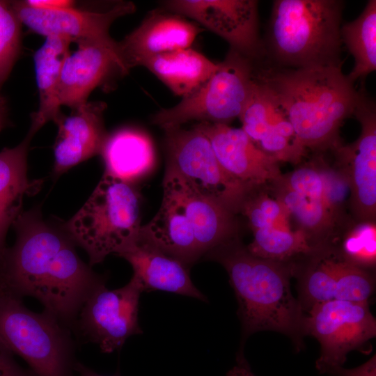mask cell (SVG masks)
Returning <instances> with one entry per match:
<instances>
[{
    "instance_id": "obj_1",
    "label": "cell",
    "mask_w": 376,
    "mask_h": 376,
    "mask_svg": "<svg viewBox=\"0 0 376 376\" xmlns=\"http://www.w3.org/2000/svg\"><path fill=\"white\" fill-rule=\"evenodd\" d=\"M13 226L15 244L0 257V289L37 299L72 330L83 304L107 277L79 258L72 239L45 221L39 206L23 211Z\"/></svg>"
},
{
    "instance_id": "obj_2",
    "label": "cell",
    "mask_w": 376,
    "mask_h": 376,
    "mask_svg": "<svg viewBox=\"0 0 376 376\" xmlns=\"http://www.w3.org/2000/svg\"><path fill=\"white\" fill-rule=\"evenodd\" d=\"M203 258L219 263L229 276L243 340L256 332L274 331L301 347L306 315L291 291L290 279L295 272L292 264L251 254L238 237L214 247Z\"/></svg>"
},
{
    "instance_id": "obj_3",
    "label": "cell",
    "mask_w": 376,
    "mask_h": 376,
    "mask_svg": "<svg viewBox=\"0 0 376 376\" xmlns=\"http://www.w3.org/2000/svg\"><path fill=\"white\" fill-rule=\"evenodd\" d=\"M256 77L275 96L302 147L340 146V127L353 114L358 99L341 66L264 70Z\"/></svg>"
},
{
    "instance_id": "obj_4",
    "label": "cell",
    "mask_w": 376,
    "mask_h": 376,
    "mask_svg": "<svg viewBox=\"0 0 376 376\" xmlns=\"http://www.w3.org/2000/svg\"><path fill=\"white\" fill-rule=\"evenodd\" d=\"M338 0H276L269 24L267 46L280 65L297 68L341 66Z\"/></svg>"
},
{
    "instance_id": "obj_5",
    "label": "cell",
    "mask_w": 376,
    "mask_h": 376,
    "mask_svg": "<svg viewBox=\"0 0 376 376\" xmlns=\"http://www.w3.org/2000/svg\"><path fill=\"white\" fill-rule=\"evenodd\" d=\"M88 253L89 265L119 256L141 230V196L132 183L104 172L81 209L61 226Z\"/></svg>"
},
{
    "instance_id": "obj_6",
    "label": "cell",
    "mask_w": 376,
    "mask_h": 376,
    "mask_svg": "<svg viewBox=\"0 0 376 376\" xmlns=\"http://www.w3.org/2000/svg\"><path fill=\"white\" fill-rule=\"evenodd\" d=\"M71 329L44 310L28 309L22 298L0 289V340L38 376H75Z\"/></svg>"
},
{
    "instance_id": "obj_7",
    "label": "cell",
    "mask_w": 376,
    "mask_h": 376,
    "mask_svg": "<svg viewBox=\"0 0 376 376\" xmlns=\"http://www.w3.org/2000/svg\"><path fill=\"white\" fill-rule=\"evenodd\" d=\"M255 62L230 49L212 77L176 105L162 109L151 123L163 130L196 120L228 125L239 118L256 81Z\"/></svg>"
},
{
    "instance_id": "obj_8",
    "label": "cell",
    "mask_w": 376,
    "mask_h": 376,
    "mask_svg": "<svg viewBox=\"0 0 376 376\" xmlns=\"http://www.w3.org/2000/svg\"><path fill=\"white\" fill-rule=\"evenodd\" d=\"M164 130L166 166L201 194L235 214L240 212L251 191L224 171L205 134L195 126L190 130L175 127Z\"/></svg>"
},
{
    "instance_id": "obj_9",
    "label": "cell",
    "mask_w": 376,
    "mask_h": 376,
    "mask_svg": "<svg viewBox=\"0 0 376 376\" xmlns=\"http://www.w3.org/2000/svg\"><path fill=\"white\" fill-rule=\"evenodd\" d=\"M304 320L305 335L321 346L316 368L329 373L342 367L347 354L376 336V321L368 303L332 299L313 306Z\"/></svg>"
},
{
    "instance_id": "obj_10",
    "label": "cell",
    "mask_w": 376,
    "mask_h": 376,
    "mask_svg": "<svg viewBox=\"0 0 376 376\" xmlns=\"http://www.w3.org/2000/svg\"><path fill=\"white\" fill-rule=\"evenodd\" d=\"M139 282L132 276L124 286L95 290L80 309L72 330L104 353L120 350L128 338L141 334L139 322Z\"/></svg>"
},
{
    "instance_id": "obj_11",
    "label": "cell",
    "mask_w": 376,
    "mask_h": 376,
    "mask_svg": "<svg viewBox=\"0 0 376 376\" xmlns=\"http://www.w3.org/2000/svg\"><path fill=\"white\" fill-rule=\"evenodd\" d=\"M162 8L189 17L224 39L230 48L254 62L265 52L259 36L255 0H169Z\"/></svg>"
},
{
    "instance_id": "obj_12",
    "label": "cell",
    "mask_w": 376,
    "mask_h": 376,
    "mask_svg": "<svg viewBox=\"0 0 376 376\" xmlns=\"http://www.w3.org/2000/svg\"><path fill=\"white\" fill-rule=\"evenodd\" d=\"M358 91L353 114L361 133L351 144L338 146V159L350 188L352 210L360 221H375L376 212V107L364 86Z\"/></svg>"
},
{
    "instance_id": "obj_13",
    "label": "cell",
    "mask_w": 376,
    "mask_h": 376,
    "mask_svg": "<svg viewBox=\"0 0 376 376\" xmlns=\"http://www.w3.org/2000/svg\"><path fill=\"white\" fill-rule=\"evenodd\" d=\"M21 24L40 35L59 36L77 43L96 41L115 46L109 29L118 18L135 10L132 2H120L102 11L81 10L73 7L43 9L29 6L26 1L10 2Z\"/></svg>"
},
{
    "instance_id": "obj_14",
    "label": "cell",
    "mask_w": 376,
    "mask_h": 376,
    "mask_svg": "<svg viewBox=\"0 0 376 376\" xmlns=\"http://www.w3.org/2000/svg\"><path fill=\"white\" fill-rule=\"evenodd\" d=\"M194 126L207 137L224 171L249 191L281 178L278 161L258 148L242 128L205 122Z\"/></svg>"
},
{
    "instance_id": "obj_15",
    "label": "cell",
    "mask_w": 376,
    "mask_h": 376,
    "mask_svg": "<svg viewBox=\"0 0 376 376\" xmlns=\"http://www.w3.org/2000/svg\"><path fill=\"white\" fill-rule=\"evenodd\" d=\"M66 57L61 71L58 98L61 106L75 109L87 102L96 88L128 73L118 42L115 46L96 41L77 43Z\"/></svg>"
},
{
    "instance_id": "obj_16",
    "label": "cell",
    "mask_w": 376,
    "mask_h": 376,
    "mask_svg": "<svg viewBox=\"0 0 376 376\" xmlns=\"http://www.w3.org/2000/svg\"><path fill=\"white\" fill-rule=\"evenodd\" d=\"M203 29L164 8L150 11L141 23L118 42L128 71L165 52L191 47Z\"/></svg>"
},
{
    "instance_id": "obj_17",
    "label": "cell",
    "mask_w": 376,
    "mask_h": 376,
    "mask_svg": "<svg viewBox=\"0 0 376 376\" xmlns=\"http://www.w3.org/2000/svg\"><path fill=\"white\" fill-rule=\"evenodd\" d=\"M160 207L140 232L189 267L203 258L187 217L175 171L166 167Z\"/></svg>"
},
{
    "instance_id": "obj_18",
    "label": "cell",
    "mask_w": 376,
    "mask_h": 376,
    "mask_svg": "<svg viewBox=\"0 0 376 376\" xmlns=\"http://www.w3.org/2000/svg\"><path fill=\"white\" fill-rule=\"evenodd\" d=\"M106 108L103 102H86L70 116H61L54 146V177L101 153L108 136L103 118Z\"/></svg>"
},
{
    "instance_id": "obj_19",
    "label": "cell",
    "mask_w": 376,
    "mask_h": 376,
    "mask_svg": "<svg viewBox=\"0 0 376 376\" xmlns=\"http://www.w3.org/2000/svg\"><path fill=\"white\" fill-rule=\"evenodd\" d=\"M118 256L132 266L143 291L162 290L207 301L191 281L188 266L165 253L139 232L135 242Z\"/></svg>"
},
{
    "instance_id": "obj_20",
    "label": "cell",
    "mask_w": 376,
    "mask_h": 376,
    "mask_svg": "<svg viewBox=\"0 0 376 376\" xmlns=\"http://www.w3.org/2000/svg\"><path fill=\"white\" fill-rule=\"evenodd\" d=\"M34 134L29 130L17 146L0 151V257L6 249L9 228L23 212L24 197L36 194L42 183L27 175L28 149Z\"/></svg>"
},
{
    "instance_id": "obj_21",
    "label": "cell",
    "mask_w": 376,
    "mask_h": 376,
    "mask_svg": "<svg viewBox=\"0 0 376 376\" xmlns=\"http://www.w3.org/2000/svg\"><path fill=\"white\" fill-rule=\"evenodd\" d=\"M175 173L187 217L203 258L211 249L237 237L235 214L199 193Z\"/></svg>"
},
{
    "instance_id": "obj_22",
    "label": "cell",
    "mask_w": 376,
    "mask_h": 376,
    "mask_svg": "<svg viewBox=\"0 0 376 376\" xmlns=\"http://www.w3.org/2000/svg\"><path fill=\"white\" fill-rule=\"evenodd\" d=\"M71 41L59 36L46 37L33 56L39 107L31 115L29 130L36 133L49 120L58 123L63 116L58 87L63 63L70 52Z\"/></svg>"
},
{
    "instance_id": "obj_23",
    "label": "cell",
    "mask_w": 376,
    "mask_h": 376,
    "mask_svg": "<svg viewBox=\"0 0 376 376\" xmlns=\"http://www.w3.org/2000/svg\"><path fill=\"white\" fill-rule=\"evenodd\" d=\"M203 54L189 47L154 56L143 66L182 99L197 91L218 68Z\"/></svg>"
},
{
    "instance_id": "obj_24",
    "label": "cell",
    "mask_w": 376,
    "mask_h": 376,
    "mask_svg": "<svg viewBox=\"0 0 376 376\" xmlns=\"http://www.w3.org/2000/svg\"><path fill=\"white\" fill-rule=\"evenodd\" d=\"M100 154L104 172L130 183L147 174L155 161L150 138L143 131L130 127L108 134Z\"/></svg>"
},
{
    "instance_id": "obj_25",
    "label": "cell",
    "mask_w": 376,
    "mask_h": 376,
    "mask_svg": "<svg viewBox=\"0 0 376 376\" xmlns=\"http://www.w3.org/2000/svg\"><path fill=\"white\" fill-rule=\"evenodd\" d=\"M276 185V198L283 204L289 216H292L301 227L309 244L314 248L325 246L324 240L333 230L336 214L322 200L308 198L285 187L280 181Z\"/></svg>"
},
{
    "instance_id": "obj_26",
    "label": "cell",
    "mask_w": 376,
    "mask_h": 376,
    "mask_svg": "<svg viewBox=\"0 0 376 376\" xmlns=\"http://www.w3.org/2000/svg\"><path fill=\"white\" fill-rule=\"evenodd\" d=\"M342 42L354 58L347 75L352 82L376 70V1L370 0L361 15L340 28Z\"/></svg>"
},
{
    "instance_id": "obj_27",
    "label": "cell",
    "mask_w": 376,
    "mask_h": 376,
    "mask_svg": "<svg viewBox=\"0 0 376 376\" xmlns=\"http://www.w3.org/2000/svg\"><path fill=\"white\" fill-rule=\"evenodd\" d=\"M311 258L299 281V301L304 311L334 299L336 251L324 246L310 253Z\"/></svg>"
},
{
    "instance_id": "obj_28",
    "label": "cell",
    "mask_w": 376,
    "mask_h": 376,
    "mask_svg": "<svg viewBox=\"0 0 376 376\" xmlns=\"http://www.w3.org/2000/svg\"><path fill=\"white\" fill-rule=\"evenodd\" d=\"M253 232V240L246 246L253 255L265 259L288 261L297 254L308 255L315 251L300 230L280 228L273 225Z\"/></svg>"
},
{
    "instance_id": "obj_29",
    "label": "cell",
    "mask_w": 376,
    "mask_h": 376,
    "mask_svg": "<svg viewBox=\"0 0 376 376\" xmlns=\"http://www.w3.org/2000/svg\"><path fill=\"white\" fill-rule=\"evenodd\" d=\"M334 299L368 303L375 291V278L367 269L345 260L336 251Z\"/></svg>"
},
{
    "instance_id": "obj_30",
    "label": "cell",
    "mask_w": 376,
    "mask_h": 376,
    "mask_svg": "<svg viewBox=\"0 0 376 376\" xmlns=\"http://www.w3.org/2000/svg\"><path fill=\"white\" fill-rule=\"evenodd\" d=\"M339 254L348 262L368 269L375 266L376 228L375 221H360L348 231Z\"/></svg>"
},
{
    "instance_id": "obj_31",
    "label": "cell",
    "mask_w": 376,
    "mask_h": 376,
    "mask_svg": "<svg viewBox=\"0 0 376 376\" xmlns=\"http://www.w3.org/2000/svg\"><path fill=\"white\" fill-rule=\"evenodd\" d=\"M21 25L10 1H0V89L19 53Z\"/></svg>"
},
{
    "instance_id": "obj_32",
    "label": "cell",
    "mask_w": 376,
    "mask_h": 376,
    "mask_svg": "<svg viewBox=\"0 0 376 376\" xmlns=\"http://www.w3.org/2000/svg\"><path fill=\"white\" fill-rule=\"evenodd\" d=\"M279 181L297 194L326 202L324 179L319 168L315 165L299 167L287 175H282Z\"/></svg>"
},
{
    "instance_id": "obj_33",
    "label": "cell",
    "mask_w": 376,
    "mask_h": 376,
    "mask_svg": "<svg viewBox=\"0 0 376 376\" xmlns=\"http://www.w3.org/2000/svg\"><path fill=\"white\" fill-rule=\"evenodd\" d=\"M13 354L0 340V376H38L30 368L19 366Z\"/></svg>"
},
{
    "instance_id": "obj_34",
    "label": "cell",
    "mask_w": 376,
    "mask_h": 376,
    "mask_svg": "<svg viewBox=\"0 0 376 376\" xmlns=\"http://www.w3.org/2000/svg\"><path fill=\"white\" fill-rule=\"evenodd\" d=\"M329 375L333 376H375L376 375V357L374 355L365 363L350 369L338 367L332 371Z\"/></svg>"
},
{
    "instance_id": "obj_35",
    "label": "cell",
    "mask_w": 376,
    "mask_h": 376,
    "mask_svg": "<svg viewBox=\"0 0 376 376\" xmlns=\"http://www.w3.org/2000/svg\"><path fill=\"white\" fill-rule=\"evenodd\" d=\"M26 2L31 6L49 10L70 8L75 5L68 0H28Z\"/></svg>"
},
{
    "instance_id": "obj_36",
    "label": "cell",
    "mask_w": 376,
    "mask_h": 376,
    "mask_svg": "<svg viewBox=\"0 0 376 376\" xmlns=\"http://www.w3.org/2000/svg\"><path fill=\"white\" fill-rule=\"evenodd\" d=\"M227 376H256L251 370L243 352H240L237 357V364L228 373Z\"/></svg>"
},
{
    "instance_id": "obj_37",
    "label": "cell",
    "mask_w": 376,
    "mask_h": 376,
    "mask_svg": "<svg viewBox=\"0 0 376 376\" xmlns=\"http://www.w3.org/2000/svg\"><path fill=\"white\" fill-rule=\"evenodd\" d=\"M77 373V376H106L100 375L93 370L88 368L83 363L77 361L75 366V373ZM111 376H120L118 371H117L114 375Z\"/></svg>"
},
{
    "instance_id": "obj_38",
    "label": "cell",
    "mask_w": 376,
    "mask_h": 376,
    "mask_svg": "<svg viewBox=\"0 0 376 376\" xmlns=\"http://www.w3.org/2000/svg\"><path fill=\"white\" fill-rule=\"evenodd\" d=\"M6 102L5 98L0 95V131L6 125Z\"/></svg>"
}]
</instances>
